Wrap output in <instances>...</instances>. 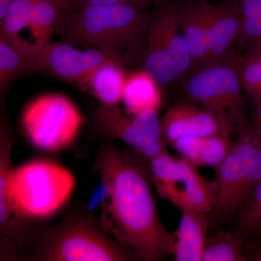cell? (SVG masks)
Wrapping results in <instances>:
<instances>
[{"label":"cell","mask_w":261,"mask_h":261,"mask_svg":"<svg viewBox=\"0 0 261 261\" xmlns=\"http://www.w3.org/2000/svg\"><path fill=\"white\" fill-rule=\"evenodd\" d=\"M15 0H0V23L4 20L10 6Z\"/></svg>","instance_id":"cell-28"},{"label":"cell","mask_w":261,"mask_h":261,"mask_svg":"<svg viewBox=\"0 0 261 261\" xmlns=\"http://www.w3.org/2000/svg\"><path fill=\"white\" fill-rule=\"evenodd\" d=\"M84 123L74 102L62 94L38 96L29 102L20 118L24 133L32 145L50 152L68 148Z\"/></svg>","instance_id":"cell-6"},{"label":"cell","mask_w":261,"mask_h":261,"mask_svg":"<svg viewBox=\"0 0 261 261\" xmlns=\"http://www.w3.org/2000/svg\"><path fill=\"white\" fill-rule=\"evenodd\" d=\"M250 253L247 255V260L261 261V243L250 244Z\"/></svg>","instance_id":"cell-27"},{"label":"cell","mask_w":261,"mask_h":261,"mask_svg":"<svg viewBox=\"0 0 261 261\" xmlns=\"http://www.w3.org/2000/svg\"><path fill=\"white\" fill-rule=\"evenodd\" d=\"M161 128L168 145L186 136L229 135L233 137L238 129L222 117L187 99L168 108L161 118Z\"/></svg>","instance_id":"cell-12"},{"label":"cell","mask_w":261,"mask_h":261,"mask_svg":"<svg viewBox=\"0 0 261 261\" xmlns=\"http://www.w3.org/2000/svg\"><path fill=\"white\" fill-rule=\"evenodd\" d=\"M94 168L101 180L95 200L102 229L135 258L159 261L173 255L174 236L158 212L149 160L132 148L106 145Z\"/></svg>","instance_id":"cell-1"},{"label":"cell","mask_w":261,"mask_h":261,"mask_svg":"<svg viewBox=\"0 0 261 261\" xmlns=\"http://www.w3.org/2000/svg\"><path fill=\"white\" fill-rule=\"evenodd\" d=\"M143 41L142 68L162 87L195 71L193 58L180 27L178 0H162L154 7Z\"/></svg>","instance_id":"cell-4"},{"label":"cell","mask_w":261,"mask_h":261,"mask_svg":"<svg viewBox=\"0 0 261 261\" xmlns=\"http://www.w3.org/2000/svg\"><path fill=\"white\" fill-rule=\"evenodd\" d=\"M162 87L143 68L128 72L121 99L125 112L135 116L151 110L159 111L163 101Z\"/></svg>","instance_id":"cell-18"},{"label":"cell","mask_w":261,"mask_h":261,"mask_svg":"<svg viewBox=\"0 0 261 261\" xmlns=\"http://www.w3.org/2000/svg\"><path fill=\"white\" fill-rule=\"evenodd\" d=\"M162 0H73L70 10L92 5H128L149 8L152 5L156 6Z\"/></svg>","instance_id":"cell-25"},{"label":"cell","mask_w":261,"mask_h":261,"mask_svg":"<svg viewBox=\"0 0 261 261\" xmlns=\"http://www.w3.org/2000/svg\"><path fill=\"white\" fill-rule=\"evenodd\" d=\"M75 187L69 170L47 159L14 168L11 151L0 152V224L5 229L12 214L24 219L51 217L67 203Z\"/></svg>","instance_id":"cell-2"},{"label":"cell","mask_w":261,"mask_h":261,"mask_svg":"<svg viewBox=\"0 0 261 261\" xmlns=\"http://www.w3.org/2000/svg\"><path fill=\"white\" fill-rule=\"evenodd\" d=\"M242 36V20L236 0L210 3L207 65L227 61Z\"/></svg>","instance_id":"cell-13"},{"label":"cell","mask_w":261,"mask_h":261,"mask_svg":"<svg viewBox=\"0 0 261 261\" xmlns=\"http://www.w3.org/2000/svg\"><path fill=\"white\" fill-rule=\"evenodd\" d=\"M235 140L229 135L202 137L201 141L199 167L217 169L232 150Z\"/></svg>","instance_id":"cell-24"},{"label":"cell","mask_w":261,"mask_h":261,"mask_svg":"<svg viewBox=\"0 0 261 261\" xmlns=\"http://www.w3.org/2000/svg\"><path fill=\"white\" fill-rule=\"evenodd\" d=\"M242 20L240 51L246 53L257 47L261 41V0H236Z\"/></svg>","instance_id":"cell-22"},{"label":"cell","mask_w":261,"mask_h":261,"mask_svg":"<svg viewBox=\"0 0 261 261\" xmlns=\"http://www.w3.org/2000/svg\"><path fill=\"white\" fill-rule=\"evenodd\" d=\"M254 106L255 108L250 121L252 126L255 127L261 135V102Z\"/></svg>","instance_id":"cell-26"},{"label":"cell","mask_w":261,"mask_h":261,"mask_svg":"<svg viewBox=\"0 0 261 261\" xmlns=\"http://www.w3.org/2000/svg\"><path fill=\"white\" fill-rule=\"evenodd\" d=\"M245 241L240 235L227 231L207 238L202 261L247 260Z\"/></svg>","instance_id":"cell-20"},{"label":"cell","mask_w":261,"mask_h":261,"mask_svg":"<svg viewBox=\"0 0 261 261\" xmlns=\"http://www.w3.org/2000/svg\"><path fill=\"white\" fill-rule=\"evenodd\" d=\"M234 145L216 169L217 211L224 219L240 212L261 180V135L248 121L238 128Z\"/></svg>","instance_id":"cell-5"},{"label":"cell","mask_w":261,"mask_h":261,"mask_svg":"<svg viewBox=\"0 0 261 261\" xmlns=\"http://www.w3.org/2000/svg\"><path fill=\"white\" fill-rule=\"evenodd\" d=\"M29 71H34V63L0 35V90L3 95L13 81Z\"/></svg>","instance_id":"cell-21"},{"label":"cell","mask_w":261,"mask_h":261,"mask_svg":"<svg viewBox=\"0 0 261 261\" xmlns=\"http://www.w3.org/2000/svg\"><path fill=\"white\" fill-rule=\"evenodd\" d=\"M210 3L207 0H178L180 27L195 70L205 66L208 59Z\"/></svg>","instance_id":"cell-15"},{"label":"cell","mask_w":261,"mask_h":261,"mask_svg":"<svg viewBox=\"0 0 261 261\" xmlns=\"http://www.w3.org/2000/svg\"><path fill=\"white\" fill-rule=\"evenodd\" d=\"M121 57L98 48L80 49L68 43L51 42L34 61V71L80 86L103 62Z\"/></svg>","instance_id":"cell-11"},{"label":"cell","mask_w":261,"mask_h":261,"mask_svg":"<svg viewBox=\"0 0 261 261\" xmlns=\"http://www.w3.org/2000/svg\"><path fill=\"white\" fill-rule=\"evenodd\" d=\"M152 11L134 5H92L70 10L58 36L72 45L120 55L143 39Z\"/></svg>","instance_id":"cell-3"},{"label":"cell","mask_w":261,"mask_h":261,"mask_svg":"<svg viewBox=\"0 0 261 261\" xmlns=\"http://www.w3.org/2000/svg\"><path fill=\"white\" fill-rule=\"evenodd\" d=\"M243 92L238 71L228 60L196 69L184 81L187 100L222 117L237 128L250 121Z\"/></svg>","instance_id":"cell-8"},{"label":"cell","mask_w":261,"mask_h":261,"mask_svg":"<svg viewBox=\"0 0 261 261\" xmlns=\"http://www.w3.org/2000/svg\"><path fill=\"white\" fill-rule=\"evenodd\" d=\"M127 73L121 57H112L99 65L78 87L99 104L115 107L121 102Z\"/></svg>","instance_id":"cell-16"},{"label":"cell","mask_w":261,"mask_h":261,"mask_svg":"<svg viewBox=\"0 0 261 261\" xmlns=\"http://www.w3.org/2000/svg\"><path fill=\"white\" fill-rule=\"evenodd\" d=\"M238 71L244 92L255 105L261 102V48L245 55L233 51L228 58Z\"/></svg>","instance_id":"cell-19"},{"label":"cell","mask_w":261,"mask_h":261,"mask_svg":"<svg viewBox=\"0 0 261 261\" xmlns=\"http://www.w3.org/2000/svg\"><path fill=\"white\" fill-rule=\"evenodd\" d=\"M238 233L251 241L250 244L261 243V180L256 189L239 212Z\"/></svg>","instance_id":"cell-23"},{"label":"cell","mask_w":261,"mask_h":261,"mask_svg":"<svg viewBox=\"0 0 261 261\" xmlns=\"http://www.w3.org/2000/svg\"><path fill=\"white\" fill-rule=\"evenodd\" d=\"M208 228L207 214L182 210L177 229L173 233L175 260L202 261Z\"/></svg>","instance_id":"cell-17"},{"label":"cell","mask_w":261,"mask_h":261,"mask_svg":"<svg viewBox=\"0 0 261 261\" xmlns=\"http://www.w3.org/2000/svg\"><path fill=\"white\" fill-rule=\"evenodd\" d=\"M58 1L63 6H64L68 11H70L73 0H58Z\"/></svg>","instance_id":"cell-29"},{"label":"cell","mask_w":261,"mask_h":261,"mask_svg":"<svg viewBox=\"0 0 261 261\" xmlns=\"http://www.w3.org/2000/svg\"><path fill=\"white\" fill-rule=\"evenodd\" d=\"M151 178L159 195L182 210L207 213L216 208V187L197 167L168 149L149 160Z\"/></svg>","instance_id":"cell-9"},{"label":"cell","mask_w":261,"mask_h":261,"mask_svg":"<svg viewBox=\"0 0 261 261\" xmlns=\"http://www.w3.org/2000/svg\"><path fill=\"white\" fill-rule=\"evenodd\" d=\"M92 121L98 133L125 142L149 161L167 149L159 111L151 110L132 116L118 106L98 104Z\"/></svg>","instance_id":"cell-10"},{"label":"cell","mask_w":261,"mask_h":261,"mask_svg":"<svg viewBox=\"0 0 261 261\" xmlns=\"http://www.w3.org/2000/svg\"><path fill=\"white\" fill-rule=\"evenodd\" d=\"M32 2L15 0L0 23V32L13 47L34 63L38 55L50 42L44 40L33 21Z\"/></svg>","instance_id":"cell-14"},{"label":"cell","mask_w":261,"mask_h":261,"mask_svg":"<svg viewBox=\"0 0 261 261\" xmlns=\"http://www.w3.org/2000/svg\"><path fill=\"white\" fill-rule=\"evenodd\" d=\"M38 257L48 261H125L135 258L90 220H70L53 228Z\"/></svg>","instance_id":"cell-7"}]
</instances>
